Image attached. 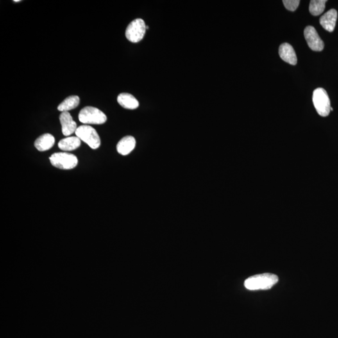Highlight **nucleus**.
I'll list each match as a JSON object with an SVG mask.
<instances>
[{"label":"nucleus","mask_w":338,"mask_h":338,"mask_svg":"<svg viewBox=\"0 0 338 338\" xmlns=\"http://www.w3.org/2000/svg\"><path fill=\"white\" fill-rule=\"evenodd\" d=\"M278 282V276L275 274L265 273L250 277L245 281L244 286L247 289L266 290L271 289Z\"/></svg>","instance_id":"nucleus-1"},{"label":"nucleus","mask_w":338,"mask_h":338,"mask_svg":"<svg viewBox=\"0 0 338 338\" xmlns=\"http://www.w3.org/2000/svg\"><path fill=\"white\" fill-rule=\"evenodd\" d=\"M78 119L84 124L101 125L105 123L107 117L99 108L85 106L79 113Z\"/></svg>","instance_id":"nucleus-2"},{"label":"nucleus","mask_w":338,"mask_h":338,"mask_svg":"<svg viewBox=\"0 0 338 338\" xmlns=\"http://www.w3.org/2000/svg\"><path fill=\"white\" fill-rule=\"evenodd\" d=\"M312 102L317 113L321 117H327L331 111V102L326 90L317 88L313 92Z\"/></svg>","instance_id":"nucleus-3"},{"label":"nucleus","mask_w":338,"mask_h":338,"mask_svg":"<svg viewBox=\"0 0 338 338\" xmlns=\"http://www.w3.org/2000/svg\"><path fill=\"white\" fill-rule=\"evenodd\" d=\"M77 137L86 143L92 149H98L101 144V138L95 129L88 125H84L77 128L76 131Z\"/></svg>","instance_id":"nucleus-4"},{"label":"nucleus","mask_w":338,"mask_h":338,"mask_svg":"<svg viewBox=\"0 0 338 338\" xmlns=\"http://www.w3.org/2000/svg\"><path fill=\"white\" fill-rule=\"evenodd\" d=\"M50 161L53 166L63 170L74 169L78 162L76 156L67 153L53 154L50 157Z\"/></svg>","instance_id":"nucleus-5"},{"label":"nucleus","mask_w":338,"mask_h":338,"mask_svg":"<svg viewBox=\"0 0 338 338\" xmlns=\"http://www.w3.org/2000/svg\"><path fill=\"white\" fill-rule=\"evenodd\" d=\"M147 29L146 23L141 19H137L127 27L126 37L131 43L140 42L144 37Z\"/></svg>","instance_id":"nucleus-6"},{"label":"nucleus","mask_w":338,"mask_h":338,"mask_svg":"<svg viewBox=\"0 0 338 338\" xmlns=\"http://www.w3.org/2000/svg\"><path fill=\"white\" fill-rule=\"evenodd\" d=\"M305 39L308 43V46L313 51L321 52L324 49L323 41L319 37L316 29L312 26L306 27L304 31Z\"/></svg>","instance_id":"nucleus-7"},{"label":"nucleus","mask_w":338,"mask_h":338,"mask_svg":"<svg viewBox=\"0 0 338 338\" xmlns=\"http://www.w3.org/2000/svg\"><path fill=\"white\" fill-rule=\"evenodd\" d=\"M59 119H60L61 126H62V131L63 135L68 137V136L76 133L77 129V124L69 112L61 113Z\"/></svg>","instance_id":"nucleus-8"},{"label":"nucleus","mask_w":338,"mask_h":338,"mask_svg":"<svg viewBox=\"0 0 338 338\" xmlns=\"http://www.w3.org/2000/svg\"><path fill=\"white\" fill-rule=\"evenodd\" d=\"M279 55L285 62L289 63L290 65H296L297 64V56L293 47L291 45L285 43L280 47L279 49Z\"/></svg>","instance_id":"nucleus-9"},{"label":"nucleus","mask_w":338,"mask_h":338,"mask_svg":"<svg viewBox=\"0 0 338 338\" xmlns=\"http://www.w3.org/2000/svg\"><path fill=\"white\" fill-rule=\"evenodd\" d=\"M337 17V11L335 9H331L320 18V24L326 31L333 32L335 28Z\"/></svg>","instance_id":"nucleus-10"},{"label":"nucleus","mask_w":338,"mask_h":338,"mask_svg":"<svg viewBox=\"0 0 338 338\" xmlns=\"http://www.w3.org/2000/svg\"><path fill=\"white\" fill-rule=\"evenodd\" d=\"M136 140L132 136L122 138L117 145V151L120 155L127 156L135 149Z\"/></svg>","instance_id":"nucleus-11"},{"label":"nucleus","mask_w":338,"mask_h":338,"mask_svg":"<svg viewBox=\"0 0 338 338\" xmlns=\"http://www.w3.org/2000/svg\"><path fill=\"white\" fill-rule=\"evenodd\" d=\"M118 103L126 109L134 110L139 106V102L132 95L129 93H122L117 97Z\"/></svg>","instance_id":"nucleus-12"},{"label":"nucleus","mask_w":338,"mask_h":338,"mask_svg":"<svg viewBox=\"0 0 338 338\" xmlns=\"http://www.w3.org/2000/svg\"><path fill=\"white\" fill-rule=\"evenodd\" d=\"M55 138L53 135L50 134V133H45V134L40 136L35 140V147L38 151L45 152L51 149L55 144Z\"/></svg>","instance_id":"nucleus-13"},{"label":"nucleus","mask_w":338,"mask_h":338,"mask_svg":"<svg viewBox=\"0 0 338 338\" xmlns=\"http://www.w3.org/2000/svg\"><path fill=\"white\" fill-rule=\"evenodd\" d=\"M81 145V140L77 137H68L61 140L58 147L63 151H72L78 149Z\"/></svg>","instance_id":"nucleus-14"},{"label":"nucleus","mask_w":338,"mask_h":338,"mask_svg":"<svg viewBox=\"0 0 338 338\" xmlns=\"http://www.w3.org/2000/svg\"><path fill=\"white\" fill-rule=\"evenodd\" d=\"M80 103V99L77 95H72L66 98L62 103L58 106V110L62 112H67L69 111L75 109L78 106Z\"/></svg>","instance_id":"nucleus-15"},{"label":"nucleus","mask_w":338,"mask_h":338,"mask_svg":"<svg viewBox=\"0 0 338 338\" xmlns=\"http://www.w3.org/2000/svg\"><path fill=\"white\" fill-rule=\"evenodd\" d=\"M326 0H312L310 4V12L314 16L321 15L325 10Z\"/></svg>","instance_id":"nucleus-16"},{"label":"nucleus","mask_w":338,"mask_h":338,"mask_svg":"<svg viewBox=\"0 0 338 338\" xmlns=\"http://www.w3.org/2000/svg\"><path fill=\"white\" fill-rule=\"evenodd\" d=\"M283 2L286 8L291 11L296 10L300 3L299 0H284Z\"/></svg>","instance_id":"nucleus-17"},{"label":"nucleus","mask_w":338,"mask_h":338,"mask_svg":"<svg viewBox=\"0 0 338 338\" xmlns=\"http://www.w3.org/2000/svg\"><path fill=\"white\" fill-rule=\"evenodd\" d=\"M14 1V2H19V1H19V0H17V1Z\"/></svg>","instance_id":"nucleus-18"}]
</instances>
